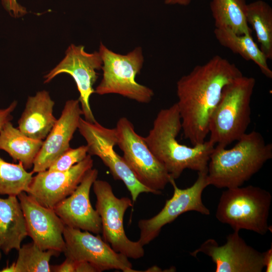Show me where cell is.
Instances as JSON below:
<instances>
[{
    "label": "cell",
    "instance_id": "obj_13",
    "mask_svg": "<svg viewBox=\"0 0 272 272\" xmlns=\"http://www.w3.org/2000/svg\"><path fill=\"white\" fill-rule=\"evenodd\" d=\"M239 232L229 234L222 245L214 239H208L190 254L196 257L201 252L210 256L216 272H261L264 268L263 252L248 245Z\"/></svg>",
    "mask_w": 272,
    "mask_h": 272
},
{
    "label": "cell",
    "instance_id": "obj_9",
    "mask_svg": "<svg viewBox=\"0 0 272 272\" xmlns=\"http://www.w3.org/2000/svg\"><path fill=\"white\" fill-rule=\"evenodd\" d=\"M78 129L86 142L88 154L98 157L108 168L114 179L124 183L130 193L133 203L142 193L155 194L137 179L122 157L114 151V147L117 145L115 128H107L97 121L92 123L81 117Z\"/></svg>",
    "mask_w": 272,
    "mask_h": 272
},
{
    "label": "cell",
    "instance_id": "obj_11",
    "mask_svg": "<svg viewBox=\"0 0 272 272\" xmlns=\"http://www.w3.org/2000/svg\"><path fill=\"white\" fill-rule=\"evenodd\" d=\"M63 236L65 257L76 262H89L98 272L110 269L139 271L132 268L128 258L114 250L98 234L65 226Z\"/></svg>",
    "mask_w": 272,
    "mask_h": 272
},
{
    "label": "cell",
    "instance_id": "obj_21",
    "mask_svg": "<svg viewBox=\"0 0 272 272\" xmlns=\"http://www.w3.org/2000/svg\"><path fill=\"white\" fill-rule=\"evenodd\" d=\"M214 32L221 45L244 59L253 61L266 77L272 78V71L267 64V59L253 40L252 35H237L227 28H215Z\"/></svg>",
    "mask_w": 272,
    "mask_h": 272
},
{
    "label": "cell",
    "instance_id": "obj_12",
    "mask_svg": "<svg viewBox=\"0 0 272 272\" xmlns=\"http://www.w3.org/2000/svg\"><path fill=\"white\" fill-rule=\"evenodd\" d=\"M102 61L98 51L88 53L85 46L71 44L62 60L44 76V83L50 82L57 75L65 73L74 80L78 91L84 119L90 122L96 120L90 105V98L95 93L93 85L98 78L96 71L101 69Z\"/></svg>",
    "mask_w": 272,
    "mask_h": 272
},
{
    "label": "cell",
    "instance_id": "obj_23",
    "mask_svg": "<svg viewBox=\"0 0 272 272\" xmlns=\"http://www.w3.org/2000/svg\"><path fill=\"white\" fill-rule=\"evenodd\" d=\"M246 20L256 34L260 49L267 59H272V8L266 2L247 4Z\"/></svg>",
    "mask_w": 272,
    "mask_h": 272
},
{
    "label": "cell",
    "instance_id": "obj_26",
    "mask_svg": "<svg viewBox=\"0 0 272 272\" xmlns=\"http://www.w3.org/2000/svg\"><path fill=\"white\" fill-rule=\"evenodd\" d=\"M88 155L86 145L76 148L70 147L59 156L47 169L49 171H64L83 160Z\"/></svg>",
    "mask_w": 272,
    "mask_h": 272
},
{
    "label": "cell",
    "instance_id": "obj_2",
    "mask_svg": "<svg viewBox=\"0 0 272 272\" xmlns=\"http://www.w3.org/2000/svg\"><path fill=\"white\" fill-rule=\"evenodd\" d=\"M181 129L176 103L159 111L152 129L144 137L152 153L175 180L186 169L208 172L210 157L215 145L210 141L192 147L183 145L177 139Z\"/></svg>",
    "mask_w": 272,
    "mask_h": 272
},
{
    "label": "cell",
    "instance_id": "obj_5",
    "mask_svg": "<svg viewBox=\"0 0 272 272\" xmlns=\"http://www.w3.org/2000/svg\"><path fill=\"white\" fill-rule=\"evenodd\" d=\"M271 202L270 193L258 186L226 188L220 197L216 217L234 231L244 229L263 235L270 229L268 218Z\"/></svg>",
    "mask_w": 272,
    "mask_h": 272
},
{
    "label": "cell",
    "instance_id": "obj_10",
    "mask_svg": "<svg viewBox=\"0 0 272 272\" xmlns=\"http://www.w3.org/2000/svg\"><path fill=\"white\" fill-rule=\"evenodd\" d=\"M197 178L190 187L181 189L176 185L175 179L170 177L169 183L173 188L172 196L166 201L161 211L155 216L139 221L140 236L138 241L145 246L159 234L162 228L173 222L180 215L189 211H195L209 215L210 211L202 200L203 190L209 186L207 172H197Z\"/></svg>",
    "mask_w": 272,
    "mask_h": 272
},
{
    "label": "cell",
    "instance_id": "obj_22",
    "mask_svg": "<svg viewBox=\"0 0 272 272\" xmlns=\"http://www.w3.org/2000/svg\"><path fill=\"white\" fill-rule=\"evenodd\" d=\"M246 0H212L210 9L215 28H227L237 35H251L246 20Z\"/></svg>",
    "mask_w": 272,
    "mask_h": 272
},
{
    "label": "cell",
    "instance_id": "obj_6",
    "mask_svg": "<svg viewBox=\"0 0 272 272\" xmlns=\"http://www.w3.org/2000/svg\"><path fill=\"white\" fill-rule=\"evenodd\" d=\"M98 52L102 61L103 74L95 93L116 94L141 103H148L152 100L154 95L153 90L136 81L144 61L141 47L121 54L101 42Z\"/></svg>",
    "mask_w": 272,
    "mask_h": 272
},
{
    "label": "cell",
    "instance_id": "obj_20",
    "mask_svg": "<svg viewBox=\"0 0 272 272\" xmlns=\"http://www.w3.org/2000/svg\"><path fill=\"white\" fill-rule=\"evenodd\" d=\"M43 141L26 136L11 121L0 130V150L6 151L13 160L21 163L26 170L33 167Z\"/></svg>",
    "mask_w": 272,
    "mask_h": 272
},
{
    "label": "cell",
    "instance_id": "obj_7",
    "mask_svg": "<svg viewBox=\"0 0 272 272\" xmlns=\"http://www.w3.org/2000/svg\"><path fill=\"white\" fill-rule=\"evenodd\" d=\"M115 128L117 145L137 179L155 194H161L170 177L165 167L152 153L144 138L135 132L128 119L121 117Z\"/></svg>",
    "mask_w": 272,
    "mask_h": 272
},
{
    "label": "cell",
    "instance_id": "obj_18",
    "mask_svg": "<svg viewBox=\"0 0 272 272\" xmlns=\"http://www.w3.org/2000/svg\"><path fill=\"white\" fill-rule=\"evenodd\" d=\"M54 101L45 90L29 96L18 121V129L26 136L44 141L57 119L53 115Z\"/></svg>",
    "mask_w": 272,
    "mask_h": 272
},
{
    "label": "cell",
    "instance_id": "obj_32",
    "mask_svg": "<svg viewBox=\"0 0 272 272\" xmlns=\"http://www.w3.org/2000/svg\"><path fill=\"white\" fill-rule=\"evenodd\" d=\"M191 0H165L166 5H179L186 6L189 5Z\"/></svg>",
    "mask_w": 272,
    "mask_h": 272
},
{
    "label": "cell",
    "instance_id": "obj_25",
    "mask_svg": "<svg viewBox=\"0 0 272 272\" xmlns=\"http://www.w3.org/2000/svg\"><path fill=\"white\" fill-rule=\"evenodd\" d=\"M22 164L7 162L0 157V195H18L26 192L33 177Z\"/></svg>",
    "mask_w": 272,
    "mask_h": 272
},
{
    "label": "cell",
    "instance_id": "obj_27",
    "mask_svg": "<svg viewBox=\"0 0 272 272\" xmlns=\"http://www.w3.org/2000/svg\"><path fill=\"white\" fill-rule=\"evenodd\" d=\"M5 9L14 18H19L27 13L25 7L20 5L17 0H2Z\"/></svg>",
    "mask_w": 272,
    "mask_h": 272
},
{
    "label": "cell",
    "instance_id": "obj_15",
    "mask_svg": "<svg viewBox=\"0 0 272 272\" xmlns=\"http://www.w3.org/2000/svg\"><path fill=\"white\" fill-rule=\"evenodd\" d=\"M17 197L25 216L28 236L43 250L63 252L65 225L53 209L41 205L25 191Z\"/></svg>",
    "mask_w": 272,
    "mask_h": 272
},
{
    "label": "cell",
    "instance_id": "obj_24",
    "mask_svg": "<svg viewBox=\"0 0 272 272\" xmlns=\"http://www.w3.org/2000/svg\"><path fill=\"white\" fill-rule=\"evenodd\" d=\"M17 260L7 265L2 272H49L52 256L60 253L52 250H43L33 242L21 245Z\"/></svg>",
    "mask_w": 272,
    "mask_h": 272
},
{
    "label": "cell",
    "instance_id": "obj_1",
    "mask_svg": "<svg viewBox=\"0 0 272 272\" xmlns=\"http://www.w3.org/2000/svg\"><path fill=\"white\" fill-rule=\"evenodd\" d=\"M242 73L233 63L215 55L195 66L176 83V103L185 138L194 146L205 141L211 116L224 87Z\"/></svg>",
    "mask_w": 272,
    "mask_h": 272
},
{
    "label": "cell",
    "instance_id": "obj_4",
    "mask_svg": "<svg viewBox=\"0 0 272 272\" xmlns=\"http://www.w3.org/2000/svg\"><path fill=\"white\" fill-rule=\"evenodd\" d=\"M255 79L238 77L226 85L209 125V140L226 147L246 133L251 122L250 103Z\"/></svg>",
    "mask_w": 272,
    "mask_h": 272
},
{
    "label": "cell",
    "instance_id": "obj_3",
    "mask_svg": "<svg viewBox=\"0 0 272 272\" xmlns=\"http://www.w3.org/2000/svg\"><path fill=\"white\" fill-rule=\"evenodd\" d=\"M226 148L217 145L208 163L209 185L218 188L242 186L272 158V144L255 130L246 132L233 148Z\"/></svg>",
    "mask_w": 272,
    "mask_h": 272
},
{
    "label": "cell",
    "instance_id": "obj_8",
    "mask_svg": "<svg viewBox=\"0 0 272 272\" xmlns=\"http://www.w3.org/2000/svg\"><path fill=\"white\" fill-rule=\"evenodd\" d=\"M96 197V210L101 218L103 240L115 251L134 259L144 256V246L126 236L123 219L127 209L133 206L127 197L118 198L109 182L96 179L92 185Z\"/></svg>",
    "mask_w": 272,
    "mask_h": 272
},
{
    "label": "cell",
    "instance_id": "obj_33",
    "mask_svg": "<svg viewBox=\"0 0 272 272\" xmlns=\"http://www.w3.org/2000/svg\"><path fill=\"white\" fill-rule=\"evenodd\" d=\"M162 271V269L157 266H154L153 267H151L147 270V271Z\"/></svg>",
    "mask_w": 272,
    "mask_h": 272
},
{
    "label": "cell",
    "instance_id": "obj_34",
    "mask_svg": "<svg viewBox=\"0 0 272 272\" xmlns=\"http://www.w3.org/2000/svg\"><path fill=\"white\" fill-rule=\"evenodd\" d=\"M1 257H2V253H1V249L0 247V259H1Z\"/></svg>",
    "mask_w": 272,
    "mask_h": 272
},
{
    "label": "cell",
    "instance_id": "obj_30",
    "mask_svg": "<svg viewBox=\"0 0 272 272\" xmlns=\"http://www.w3.org/2000/svg\"><path fill=\"white\" fill-rule=\"evenodd\" d=\"M75 272H98V270L94 265L89 262L78 261L76 262Z\"/></svg>",
    "mask_w": 272,
    "mask_h": 272
},
{
    "label": "cell",
    "instance_id": "obj_31",
    "mask_svg": "<svg viewBox=\"0 0 272 272\" xmlns=\"http://www.w3.org/2000/svg\"><path fill=\"white\" fill-rule=\"evenodd\" d=\"M263 263L266 272L272 271V247L263 252Z\"/></svg>",
    "mask_w": 272,
    "mask_h": 272
},
{
    "label": "cell",
    "instance_id": "obj_19",
    "mask_svg": "<svg viewBox=\"0 0 272 272\" xmlns=\"http://www.w3.org/2000/svg\"><path fill=\"white\" fill-rule=\"evenodd\" d=\"M28 236L25 216L17 195L0 197V247L5 254L18 250Z\"/></svg>",
    "mask_w": 272,
    "mask_h": 272
},
{
    "label": "cell",
    "instance_id": "obj_16",
    "mask_svg": "<svg viewBox=\"0 0 272 272\" xmlns=\"http://www.w3.org/2000/svg\"><path fill=\"white\" fill-rule=\"evenodd\" d=\"M98 175L97 169L89 170L76 190L53 208L65 226L93 234L102 232L100 217L90 200V190Z\"/></svg>",
    "mask_w": 272,
    "mask_h": 272
},
{
    "label": "cell",
    "instance_id": "obj_14",
    "mask_svg": "<svg viewBox=\"0 0 272 272\" xmlns=\"http://www.w3.org/2000/svg\"><path fill=\"white\" fill-rule=\"evenodd\" d=\"M93 160L88 154L82 161L64 171L46 170L33 176L26 193L38 203L53 209L77 188L86 172L92 168Z\"/></svg>",
    "mask_w": 272,
    "mask_h": 272
},
{
    "label": "cell",
    "instance_id": "obj_17",
    "mask_svg": "<svg viewBox=\"0 0 272 272\" xmlns=\"http://www.w3.org/2000/svg\"><path fill=\"white\" fill-rule=\"evenodd\" d=\"M83 115L78 99L66 101L61 115L43 141L42 147L33 163L32 172L47 170L70 146L74 134L78 129Z\"/></svg>",
    "mask_w": 272,
    "mask_h": 272
},
{
    "label": "cell",
    "instance_id": "obj_29",
    "mask_svg": "<svg viewBox=\"0 0 272 272\" xmlns=\"http://www.w3.org/2000/svg\"><path fill=\"white\" fill-rule=\"evenodd\" d=\"M51 271L75 272L76 262L71 258L66 257L61 264L50 266Z\"/></svg>",
    "mask_w": 272,
    "mask_h": 272
},
{
    "label": "cell",
    "instance_id": "obj_28",
    "mask_svg": "<svg viewBox=\"0 0 272 272\" xmlns=\"http://www.w3.org/2000/svg\"><path fill=\"white\" fill-rule=\"evenodd\" d=\"M17 102L13 101L8 107L0 108V130L13 119L12 113L16 109Z\"/></svg>",
    "mask_w": 272,
    "mask_h": 272
}]
</instances>
